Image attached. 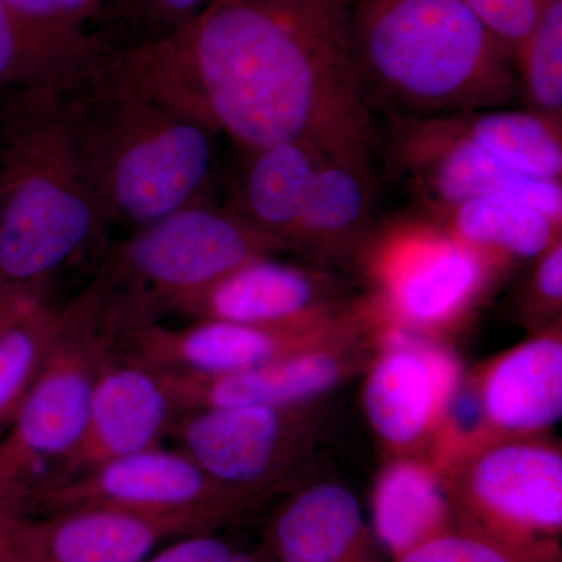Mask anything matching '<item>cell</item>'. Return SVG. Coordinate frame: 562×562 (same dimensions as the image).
I'll use <instances>...</instances> for the list:
<instances>
[{
  "instance_id": "obj_1",
  "label": "cell",
  "mask_w": 562,
  "mask_h": 562,
  "mask_svg": "<svg viewBox=\"0 0 562 562\" xmlns=\"http://www.w3.org/2000/svg\"><path fill=\"white\" fill-rule=\"evenodd\" d=\"M351 0H238L113 47L133 81L241 150L308 140L372 165L376 131L350 47Z\"/></svg>"
},
{
  "instance_id": "obj_2",
  "label": "cell",
  "mask_w": 562,
  "mask_h": 562,
  "mask_svg": "<svg viewBox=\"0 0 562 562\" xmlns=\"http://www.w3.org/2000/svg\"><path fill=\"white\" fill-rule=\"evenodd\" d=\"M63 120L105 224L138 228L205 201L216 133L133 81L111 47L58 90Z\"/></svg>"
},
{
  "instance_id": "obj_3",
  "label": "cell",
  "mask_w": 562,
  "mask_h": 562,
  "mask_svg": "<svg viewBox=\"0 0 562 562\" xmlns=\"http://www.w3.org/2000/svg\"><path fill=\"white\" fill-rule=\"evenodd\" d=\"M350 47L372 117L506 109L522 95L516 58L462 0H357Z\"/></svg>"
},
{
  "instance_id": "obj_4",
  "label": "cell",
  "mask_w": 562,
  "mask_h": 562,
  "mask_svg": "<svg viewBox=\"0 0 562 562\" xmlns=\"http://www.w3.org/2000/svg\"><path fill=\"white\" fill-rule=\"evenodd\" d=\"M0 122V284L35 286L105 227L58 90L9 92Z\"/></svg>"
},
{
  "instance_id": "obj_5",
  "label": "cell",
  "mask_w": 562,
  "mask_h": 562,
  "mask_svg": "<svg viewBox=\"0 0 562 562\" xmlns=\"http://www.w3.org/2000/svg\"><path fill=\"white\" fill-rule=\"evenodd\" d=\"M284 250L231 209L206 201L138 228L111 254L92 290L125 331L155 305L176 310L239 266Z\"/></svg>"
},
{
  "instance_id": "obj_6",
  "label": "cell",
  "mask_w": 562,
  "mask_h": 562,
  "mask_svg": "<svg viewBox=\"0 0 562 562\" xmlns=\"http://www.w3.org/2000/svg\"><path fill=\"white\" fill-rule=\"evenodd\" d=\"M446 471L457 525L560 557L562 454L557 446L535 438L490 439L458 454Z\"/></svg>"
},
{
  "instance_id": "obj_7",
  "label": "cell",
  "mask_w": 562,
  "mask_h": 562,
  "mask_svg": "<svg viewBox=\"0 0 562 562\" xmlns=\"http://www.w3.org/2000/svg\"><path fill=\"white\" fill-rule=\"evenodd\" d=\"M358 258L372 283L373 308L427 335L453 327L471 312L495 268L442 224L424 221L373 231Z\"/></svg>"
},
{
  "instance_id": "obj_8",
  "label": "cell",
  "mask_w": 562,
  "mask_h": 562,
  "mask_svg": "<svg viewBox=\"0 0 562 562\" xmlns=\"http://www.w3.org/2000/svg\"><path fill=\"white\" fill-rule=\"evenodd\" d=\"M110 335L85 294L61 314L40 375L0 442V484L25 497V475L38 462H63L79 446Z\"/></svg>"
},
{
  "instance_id": "obj_9",
  "label": "cell",
  "mask_w": 562,
  "mask_h": 562,
  "mask_svg": "<svg viewBox=\"0 0 562 562\" xmlns=\"http://www.w3.org/2000/svg\"><path fill=\"white\" fill-rule=\"evenodd\" d=\"M254 498L211 479L190 454L157 447L105 462L76 476L47 482L25 497L44 513L83 505L116 506L187 520L213 531Z\"/></svg>"
},
{
  "instance_id": "obj_10",
  "label": "cell",
  "mask_w": 562,
  "mask_h": 562,
  "mask_svg": "<svg viewBox=\"0 0 562 562\" xmlns=\"http://www.w3.org/2000/svg\"><path fill=\"white\" fill-rule=\"evenodd\" d=\"M379 355L369 369L362 403L373 431L392 449H414L442 432L461 387V366L432 335L360 305Z\"/></svg>"
},
{
  "instance_id": "obj_11",
  "label": "cell",
  "mask_w": 562,
  "mask_h": 562,
  "mask_svg": "<svg viewBox=\"0 0 562 562\" xmlns=\"http://www.w3.org/2000/svg\"><path fill=\"white\" fill-rule=\"evenodd\" d=\"M390 122L392 160L436 216L471 199L508 195L561 224V181L506 168L462 135L453 114Z\"/></svg>"
},
{
  "instance_id": "obj_12",
  "label": "cell",
  "mask_w": 562,
  "mask_h": 562,
  "mask_svg": "<svg viewBox=\"0 0 562 562\" xmlns=\"http://www.w3.org/2000/svg\"><path fill=\"white\" fill-rule=\"evenodd\" d=\"M357 306L349 316L314 328H271L227 321H198L183 328L147 324L127 333L128 357L155 371L220 376L250 371L360 330Z\"/></svg>"
},
{
  "instance_id": "obj_13",
  "label": "cell",
  "mask_w": 562,
  "mask_h": 562,
  "mask_svg": "<svg viewBox=\"0 0 562 562\" xmlns=\"http://www.w3.org/2000/svg\"><path fill=\"white\" fill-rule=\"evenodd\" d=\"M327 273L255 258L222 277L173 312L198 321H227L271 328H314L349 316Z\"/></svg>"
},
{
  "instance_id": "obj_14",
  "label": "cell",
  "mask_w": 562,
  "mask_h": 562,
  "mask_svg": "<svg viewBox=\"0 0 562 562\" xmlns=\"http://www.w3.org/2000/svg\"><path fill=\"white\" fill-rule=\"evenodd\" d=\"M297 408L233 406L187 412L177 424L183 452L211 479L255 495L286 471L297 447Z\"/></svg>"
},
{
  "instance_id": "obj_15",
  "label": "cell",
  "mask_w": 562,
  "mask_h": 562,
  "mask_svg": "<svg viewBox=\"0 0 562 562\" xmlns=\"http://www.w3.org/2000/svg\"><path fill=\"white\" fill-rule=\"evenodd\" d=\"M179 412L161 372L125 358L106 360L95 380L87 427L63 461L69 473L157 447Z\"/></svg>"
},
{
  "instance_id": "obj_16",
  "label": "cell",
  "mask_w": 562,
  "mask_h": 562,
  "mask_svg": "<svg viewBox=\"0 0 562 562\" xmlns=\"http://www.w3.org/2000/svg\"><path fill=\"white\" fill-rule=\"evenodd\" d=\"M353 336L228 375L161 373L179 412L233 406L299 408L335 390L353 371L358 362L349 350Z\"/></svg>"
},
{
  "instance_id": "obj_17",
  "label": "cell",
  "mask_w": 562,
  "mask_h": 562,
  "mask_svg": "<svg viewBox=\"0 0 562 562\" xmlns=\"http://www.w3.org/2000/svg\"><path fill=\"white\" fill-rule=\"evenodd\" d=\"M199 530L187 520L105 505L72 506L31 519L32 562H143Z\"/></svg>"
},
{
  "instance_id": "obj_18",
  "label": "cell",
  "mask_w": 562,
  "mask_h": 562,
  "mask_svg": "<svg viewBox=\"0 0 562 562\" xmlns=\"http://www.w3.org/2000/svg\"><path fill=\"white\" fill-rule=\"evenodd\" d=\"M483 430L532 438L561 419L562 339L553 328L495 358L475 386Z\"/></svg>"
},
{
  "instance_id": "obj_19",
  "label": "cell",
  "mask_w": 562,
  "mask_h": 562,
  "mask_svg": "<svg viewBox=\"0 0 562 562\" xmlns=\"http://www.w3.org/2000/svg\"><path fill=\"white\" fill-rule=\"evenodd\" d=\"M243 154L227 209L286 249L314 180L331 157L308 140H286Z\"/></svg>"
},
{
  "instance_id": "obj_20",
  "label": "cell",
  "mask_w": 562,
  "mask_h": 562,
  "mask_svg": "<svg viewBox=\"0 0 562 562\" xmlns=\"http://www.w3.org/2000/svg\"><path fill=\"white\" fill-rule=\"evenodd\" d=\"M375 211L376 181L372 166L328 158L314 180L286 249L317 260L358 257L375 231Z\"/></svg>"
},
{
  "instance_id": "obj_21",
  "label": "cell",
  "mask_w": 562,
  "mask_h": 562,
  "mask_svg": "<svg viewBox=\"0 0 562 562\" xmlns=\"http://www.w3.org/2000/svg\"><path fill=\"white\" fill-rule=\"evenodd\" d=\"M271 547L279 562H373L361 503L338 483L314 484L288 502Z\"/></svg>"
},
{
  "instance_id": "obj_22",
  "label": "cell",
  "mask_w": 562,
  "mask_h": 562,
  "mask_svg": "<svg viewBox=\"0 0 562 562\" xmlns=\"http://www.w3.org/2000/svg\"><path fill=\"white\" fill-rule=\"evenodd\" d=\"M109 47L102 33L38 24L0 0V94L33 88L61 90Z\"/></svg>"
},
{
  "instance_id": "obj_23",
  "label": "cell",
  "mask_w": 562,
  "mask_h": 562,
  "mask_svg": "<svg viewBox=\"0 0 562 562\" xmlns=\"http://www.w3.org/2000/svg\"><path fill=\"white\" fill-rule=\"evenodd\" d=\"M454 525L449 490L435 464L402 458L384 468L372 494V530L392 560Z\"/></svg>"
},
{
  "instance_id": "obj_24",
  "label": "cell",
  "mask_w": 562,
  "mask_h": 562,
  "mask_svg": "<svg viewBox=\"0 0 562 562\" xmlns=\"http://www.w3.org/2000/svg\"><path fill=\"white\" fill-rule=\"evenodd\" d=\"M439 221L454 238L497 265L539 258L561 238V224L508 195H484L453 206Z\"/></svg>"
},
{
  "instance_id": "obj_25",
  "label": "cell",
  "mask_w": 562,
  "mask_h": 562,
  "mask_svg": "<svg viewBox=\"0 0 562 562\" xmlns=\"http://www.w3.org/2000/svg\"><path fill=\"white\" fill-rule=\"evenodd\" d=\"M462 135L503 166L541 180L561 181V124L530 110L453 114Z\"/></svg>"
},
{
  "instance_id": "obj_26",
  "label": "cell",
  "mask_w": 562,
  "mask_h": 562,
  "mask_svg": "<svg viewBox=\"0 0 562 562\" xmlns=\"http://www.w3.org/2000/svg\"><path fill=\"white\" fill-rule=\"evenodd\" d=\"M60 324L61 314L38 301L0 331V428L20 412Z\"/></svg>"
},
{
  "instance_id": "obj_27",
  "label": "cell",
  "mask_w": 562,
  "mask_h": 562,
  "mask_svg": "<svg viewBox=\"0 0 562 562\" xmlns=\"http://www.w3.org/2000/svg\"><path fill=\"white\" fill-rule=\"evenodd\" d=\"M528 110L561 124L562 0H542L535 27L516 55Z\"/></svg>"
},
{
  "instance_id": "obj_28",
  "label": "cell",
  "mask_w": 562,
  "mask_h": 562,
  "mask_svg": "<svg viewBox=\"0 0 562 562\" xmlns=\"http://www.w3.org/2000/svg\"><path fill=\"white\" fill-rule=\"evenodd\" d=\"M550 557L454 525L394 562H558Z\"/></svg>"
},
{
  "instance_id": "obj_29",
  "label": "cell",
  "mask_w": 562,
  "mask_h": 562,
  "mask_svg": "<svg viewBox=\"0 0 562 562\" xmlns=\"http://www.w3.org/2000/svg\"><path fill=\"white\" fill-rule=\"evenodd\" d=\"M111 2L110 13L120 20L125 29H132L135 35L131 43H144L161 38L183 27L192 18L205 9L209 0H105ZM122 46V47H125Z\"/></svg>"
},
{
  "instance_id": "obj_30",
  "label": "cell",
  "mask_w": 562,
  "mask_h": 562,
  "mask_svg": "<svg viewBox=\"0 0 562 562\" xmlns=\"http://www.w3.org/2000/svg\"><path fill=\"white\" fill-rule=\"evenodd\" d=\"M514 58L530 35L542 0H462Z\"/></svg>"
},
{
  "instance_id": "obj_31",
  "label": "cell",
  "mask_w": 562,
  "mask_h": 562,
  "mask_svg": "<svg viewBox=\"0 0 562 562\" xmlns=\"http://www.w3.org/2000/svg\"><path fill=\"white\" fill-rule=\"evenodd\" d=\"M25 20L61 29H87L105 0H5Z\"/></svg>"
},
{
  "instance_id": "obj_32",
  "label": "cell",
  "mask_w": 562,
  "mask_h": 562,
  "mask_svg": "<svg viewBox=\"0 0 562 562\" xmlns=\"http://www.w3.org/2000/svg\"><path fill=\"white\" fill-rule=\"evenodd\" d=\"M31 519L24 495L0 484V562H32Z\"/></svg>"
},
{
  "instance_id": "obj_33",
  "label": "cell",
  "mask_w": 562,
  "mask_h": 562,
  "mask_svg": "<svg viewBox=\"0 0 562 562\" xmlns=\"http://www.w3.org/2000/svg\"><path fill=\"white\" fill-rule=\"evenodd\" d=\"M143 562H239L238 554L213 531L195 532L165 543Z\"/></svg>"
},
{
  "instance_id": "obj_34",
  "label": "cell",
  "mask_w": 562,
  "mask_h": 562,
  "mask_svg": "<svg viewBox=\"0 0 562 562\" xmlns=\"http://www.w3.org/2000/svg\"><path fill=\"white\" fill-rule=\"evenodd\" d=\"M531 294L543 310L560 312L562 302V243L557 239L536 266Z\"/></svg>"
},
{
  "instance_id": "obj_35",
  "label": "cell",
  "mask_w": 562,
  "mask_h": 562,
  "mask_svg": "<svg viewBox=\"0 0 562 562\" xmlns=\"http://www.w3.org/2000/svg\"><path fill=\"white\" fill-rule=\"evenodd\" d=\"M38 301L41 295L33 286L0 284V331Z\"/></svg>"
},
{
  "instance_id": "obj_36",
  "label": "cell",
  "mask_w": 562,
  "mask_h": 562,
  "mask_svg": "<svg viewBox=\"0 0 562 562\" xmlns=\"http://www.w3.org/2000/svg\"><path fill=\"white\" fill-rule=\"evenodd\" d=\"M238 2V0H209L205 9H217V7L228 5V3Z\"/></svg>"
}]
</instances>
